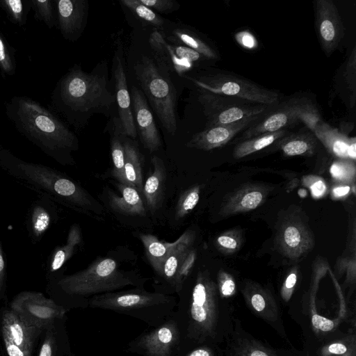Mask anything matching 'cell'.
<instances>
[{
	"label": "cell",
	"instance_id": "obj_35",
	"mask_svg": "<svg viewBox=\"0 0 356 356\" xmlns=\"http://www.w3.org/2000/svg\"><path fill=\"white\" fill-rule=\"evenodd\" d=\"M120 2L141 20L156 29H163V19L153 10L143 4L140 0H121Z\"/></svg>",
	"mask_w": 356,
	"mask_h": 356
},
{
	"label": "cell",
	"instance_id": "obj_21",
	"mask_svg": "<svg viewBox=\"0 0 356 356\" xmlns=\"http://www.w3.org/2000/svg\"><path fill=\"white\" fill-rule=\"evenodd\" d=\"M1 325L2 332L15 345L31 353L35 339L42 331L26 324L11 309L3 312Z\"/></svg>",
	"mask_w": 356,
	"mask_h": 356
},
{
	"label": "cell",
	"instance_id": "obj_16",
	"mask_svg": "<svg viewBox=\"0 0 356 356\" xmlns=\"http://www.w3.org/2000/svg\"><path fill=\"white\" fill-rule=\"evenodd\" d=\"M55 202L44 196H38L31 204L26 217L29 238L35 245L41 241L57 220Z\"/></svg>",
	"mask_w": 356,
	"mask_h": 356
},
{
	"label": "cell",
	"instance_id": "obj_17",
	"mask_svg": "<svg viewBox=\"0 0 356 356\" xmlns=\"http://www.w3.org/2000/svg\"><path fill=\"white\" fill-rule=\"evenodd\" d=\"M165 296L145 291L108 293L93 297L91 307L112 309H129L147 307L164 302Z\"/></svg>",
	"mask_w": 356,
	"mask_h": 356
},
{
	"label": "cell",
	"instance_id": "obj_3",
	"mask_svg": "<svg viewBox=\"0 0 356 356\" xmlns=\"http://www.w3.org/2000/svg\"><path fill=\"white\" fill-rule=\"evenodd\" d=\"M115 101L104 76L86 73L74 65L57 82L49 109L61 113L68 122L76 124L83 114L108 110Z\"/></svg>",
	"mask_w": 356,
	"mask_h": 356
},
{
	"label": "cell",
	"instance_id": "obj_53",
	"mask_svg": "<svg viewBox=\"0 0 356 356\" xmlns=\"http://www.w3.org/2000/svg\"><path fill=\"white\" fill-rule=\"evenodd\" d=\"M7 265L6 254L3 251L0 236V296L3 294L6 288L7 277Z\"/></svg>",
	"mask_w": 356,
	"mask_h": 356
},
{
	"label": "cell",
	"instance_id": "obj_18",
	"mask_svg": "<svg viewBox=\"0 0 356 356\" xmlns=\"http://www.w3.org/2000/svg\"><path fill=\"white\" fill-rule=\"evenodd\" d=\"M257 120H248L229 125L206 127L204 130L194 134L186 146L204 151L220 147Z\"/></svg>",
	"mask_w": 356,
	"mask_h": 356
},
{
	"label": "cell",
	"instance_id": "obj_7",
	"mask_svg": "<svg viewBox=\"0 0 356 356\" xmlns=\"http://www.w3.org/2000/svg\"><path fill=\"white\" fill-rule=\"evenodd\" d=\"M186 78L200 90L268 106L279 104V95L276 92L231 74L219 73Z\"/></svg>",
	"mask_w": 356,
	"mask_h": 356
},
{
	"label": "cell",
	"instance_id": "obj_41",
	"mask_svg": "<svg viewBox=\"0 0 356 356\" xmlns=\"http://www.w3.org/2000/svg\"><path fill=\"white\" fill-rule=\"evenodd\" d=\"M355 339L350 336L327 344L322 348L321 356H355Z\"/></svg>",
	"mask_w": 356,
	"mask_h": 356
},
{
	"label": "cell",
	"instance_id": "obj_22",
	"mask_svg": "<svg viewBox=\"0 0 356 356\" xmlns=\"http://www.w3.org/2000/svg\"><path fill=\"white\" fill-rule=\"evenodd\" d=\"M82 241L81 230L79 225H72L68 232L66 243L56 246L44 263L47 277L51 279L60 270L79 248Z\"/></svg>",
	"mask_w": 356,
	"mask_h": 356
},
{
	"label": "cell",
	"instance_id": "obj_12",
	"mask_svg": "<svg viewBox=\"0 0 356 356\" xmlns=\"http://www.w3.org/2000/svg\"><path fill=\"white\" fill-rule=\"evenodd\" d=\"M276 243L286 257L296 260L314 246V237L307 225L295 218L286 219L280 227Z\"/></svg>",
	"mask_w": 356,
	"mask_h": 356
},
{
	"label": "cell",
	"instance_id": "obj_37",
	"mask_svg": "<svg viewBox=\"0 0 356 356\" xmlns=\"http://www.w3.org/2000/svg\"><path fill=\"white\" fill-rule=\"evenodd\" d=\"M16 52L17 50L0 31V71L3 77L13 76L16 73Z\"/></svg>",
	"mask_w": 356,
	"mask_h": 356
},
{
	"label": "cell",
	"instance_id": "obj_44",
	"mask_svg": "<svg viewBox=\"0 0 356 356\" xmlns=\"http://www.w3.org/2000/svg\"><path fill=\"white\" fill-rule=\"evenodd\" d=\"M217 286L222 297H230L236 291V283L234 277L224 270H220L218 273Z\"/></svg>",
	"mask_w": 356,
	"mask_h": 356
},
{
	"label": "cell",
	"instance_id": "obj_29",
	"mask_svg": "<svg viewBox=\"0 0 356 356\" xmlns=\"http://www.w3.org/2000/svg\"><path fill=\"white\" fill-rule=\"evenodd\" d=\"M139 238L145 248L148 261L154 270L161 275L164 261L177 241L172 243L162 242L155 236L149 234H140Z\"/></svg>",
	"mask_w": 356,
	"mask_h": 356
},
{
	"label": "cell",
	"instance_id": "obj_56",
	"mask_svg": "<svg viewBox=\"0 0 356 356\" xmlns=\"http://www.w3.org/2000/svg\"><path fill=\"white\" fill-rule=\"evenodd\" d=\"M350 191L349 185H340L332 188V196L334 198L344 197L349 193Z\"/></svg>",
	"mask_w": 356,
	"mask_h": 356
},
{
	"label": "cell",
	"instance_id": "obj_31",
	"mask_svg": "<svg viewBox=\"0 0 356 356\" xmlns=\"http://www.w3.org/2000/svg\"><path fill=\"white\" fill-rule=\"evenodd\" d=\"M289 134L285 129L275 132L264 133L257 136L240 141L235 147L233 156L236 159H241L258 152Z\"/></svg>",
	"mask_w": 356,
	"mask_h": 356
},
{
	"label": "cell",
	"instance_id": "obj_38",
	"mask_svg": "<svg viewBox=\"0 0 356 356\" xmlns=\"http://www.w3.org/2000/svg\"><path fill=\"white\" fill-rule=\"evenodd\" d=\"M330 172L336 181L349 185L355 180L356 169L353 161L339 159L330 166Z\"/></svg>",
	"mask_w": 356,
	"mask_h": 356
},
{
	"label": "cell",
	"instance_id": "obj_11",
	"mask_svg": "<svg viewBox=\"0 0 356 356\" xmlns=\"http://www.w3.org/2000/svg\"><path fill=\"white\" fill-rule=\"evenodd\" d=\"M314 7L316 33L323 51L330 56L343 38L342 20L332 0H316Z\"/></svg>",
	"mask_w": 356,
	"mask_h": 356
},
{
	"label": "cell",
	"instance_id": "obj_2",
	"mask_svg": "<svg viewBox=\"0 0 356 356\" xmlns=\"http://www.w3.org/2000/svg\"><path fill=\"white\" fill-rule=\"evenodd\" d=\"M0 169L19 184L70 209L102 213V207L75 181L53 168L26 161L0 145Z\"/></svg>",
	"mask_w": 356,
	"mask_h": 356
},
{
	"label": "cell",
	"instance_id": "obj_34",
	"mask_svg": "<svg viewBox=\"0 0 356 356\" xmlns=\"http://www.w3.org/2000/svg\"><path fill=\"white\" fill-rule=\"evenodd\" d=\"M149 43L153 56L159 65L166 71H170V55L167 49V44L161 31L155 30L149 35Z\"/></svg>",
	"mask_w": 356,
	"mask_h": 356
},
{
	"label": "cell",
	"instance_id": "obj_6",
	"mask_svg": "<svg viewBox=\"0 0 356 356\" xmlns=\"http://www.w3.org/2000/svg\"><path fill=\"white\" fill-rule=\"evenodd\" d=\"M320 120L319 112L312 101L306 97H296L272 108L246 128L239 140L264 133L286 130L301 122L312 130Z\"/></svg>",
	"mask_w": 356,
	"mask_h": 356
},
{
	"label": "cell",
	"instance_id": "obj_28",
	"mask_svg": "<svg viewBox=\"0 0 356 356\" xmlns=\"http://www.w3.org/2000/svg\"><path fill=\"white\" fill-rule=\"evenodd\" d=\"M124 149L125 184L134 187L139 193L143 191L142 156L136 144L126 138L123 142Z\"/></svg>",
	"mask_w": 356,
	"mask_h": 356
},
{
	"label": "cell",
	"instance_id": "obj_25",
	"mask_svg": "<svg viewBox=\"0 0 356 356\" xmlns=\"http://www.w3.org/2000/svg\"><path fill=\"white\" fill-rule=\"evenodd\" d=\"M151 161L153 170L146 179L142 193L147 206L150 211L154 213L157 209L161 198L165 179V169L163 161L159 157L154 156Z\"/></svg>",
	"mask_w": 356,
	"mask_h": 356
},
{
	"label": "cell",
	"instance_id": "obj_13",
	"mask_svg": "<svg viewBox=\"0 0 356 356\" xmlns=\"http://www.w3.org/2000/svg\"><path fill=\"white\" fill-rule=\"evenodd\" d=\"M56 8L57 27L65 40H76L86 23L87 0H54Z\"/></svg>",
	"mask_w": 356,
	"mask_h": 356
},
{
	"label": "cell",
	"instance_id": "obj_45",
	"mask_svg": "<svg viewBox=\"0 0 356 356\" xmlns=\"http://www.w3.org/2000/svg\"><path fill=\"white\" fill-rule=\"evenodd\" d=\"M315 312V307H312V324L316 330L327 332L334 330L339 325V318L331 320L319 315Z\"/></svg>",
	"mask_w": 356,
	"mask_h": 356
},
{
	"label": "cell",
	"instance_id": "obj_19",
	"mask_svg": "<svg viewBox=\"0 0 356 356\" xmlns=\"http://www.w3.org/2000/svg\"><path fill=\"white\" fill-rule=\"evenodd\" d=\"M315 136L329 153L339 159L355 161L356 159L355 138H349L328 124L318 121L312 129Z\"/></svg>",
	"mask_w": 356,
	"mask_h": 356
},
{
	"label": "cell",
	"instance_id": "obj_8",
	"mask_svg": "<svg viewBox=\"0 0 356 356\" xmlns=\"http://www.w3.org/2000/svg\"><path fill=\"white\" fill-rule=\"evenodd\" d=\"M197 99L207 119L206 127L257 120L274 107L202 90H200Z\"/></svg>",
	"mask_w": 356,
	"mask_h": 356
},
{
	"label": "cell",
	"instance_id": "obj_50",
	"mask_svg": "<svg viewBox=\"0 0 356 356\" xmlns=\"http://www.w3.org/2000/svg\"><path fill=\"white\" fill-rule=\"evenodd\" d=\"M298 273V270L297 267H294L291 270L283 282L281 288V296L286 302H288L291 299L293 293L297 282Z\"/></svg>",
	"mask_w": 356,
	"mask_h": 356
},
{
	"label": "cell",
	"instance_id": "obj_36",
	"mask_svg": "<svg viewBox=\"0 0 356 356\" xmlns=\"http://www.w3.org/2000/svg\"><path fill=\"white\" fill-rule=\"evenodd\" d=\"M31 6L37 21L42 22L49 29L57 27L54 0H31Z\"/></svg>",
	"mask_w": 356,
	"mask_h": 356
},
{
	"label": "cell",
	"instance_id": "obj_40",
	"mask_svg": "<svg viewBox=\"0 0 356 356\" xmlns=\"http://www.w3.org/2000/svg\"><path fill=\"white\" fill-rule=\"evenodd\" d=\"M111 149L113 162L112 174L120 183L125 184L124 149L123 143L118 136H115L112 138Z\"/></svg>",
	"mask_w": 356,
	"mask_h": 356
},
{
	"label": "cell",
	"instance_id": "obj_33",
	"mask_svg": "<svg viewBox=\"0 0 356 356\" xmlns=\"http://www.w3.org/2000/svg\"><path fill=\"white\" fill-rule=\"evenodd\" d=\"M0 8L11 23L22 27L31 9V0H0Z\"/></svg>",
	"mask_w": 356,
	"mask_h": 356
},
{
	"label": "cell",
	"instance_id": "obj_47",
	"mask_svg": "<svg viewBox=\"0 0 356 356\" xmlns=\"http://www.w3.org/2000/svg\"><path fill=\"white\" fill-rule=\"evenodd\" d=\"M145 6L161 13H169L179 8L177 2L172 0H140Z\"/></svg>",
	"mask_w": 356,
	"mask_h": 356
},
{
	"label": "cell",
	"instance_id": "obj_15",
	"mask_svg": "<svg viewBox=\"0 0 356 356\" xmlns=\"http://www.w3.org/2000/svg\"><path fill=\"white\" fill-rule=\"evenodd\" d=\"M113 76L115 79V97L118 107L120 132L134 140L137 131L131 106V98L128 90L127 76L120 51L113 59Z\"/></svg>",
	"mask_w": 356,
	"mask_h": 356
},
{
	"label": "cell",
	"instance_id": "obj_51",
	"mask_svg": "<svg viewBox=\"0 0 356 356\" xmlns=\"http://www.w3.org/2000/svg\"><path fill=\"white\" fill-rule=\"evenodd\" d=\"M355 47L353 48L350 56L348 60L346 69V80L350 90L355 92V63L356 54Z\"/></svg>",
	"mask_w": 356,
	"mask_h": 356
},
{
	"label": "cell",
	"instance_id": "obj_5",
	"mask_svg": "<svg viewBox=\"0 0 356 356\" xmlns=\"http://www.w3.org/2000/svg\"><path fill=\"white\" fill-rule=\"evenodd\" d=\"M136 79L165 131H177V92L170 79L149 57L142 55L134 66Z\"/></svg>",
	"mask_w": 356,
	"mask_h": 356
},
{
	"label": "cell",
	"instance_id": "obj_14",
	"mask_svg": "<svg viewBox=\"0 0 356 356\" xmlns=\"http://www.w3.org/2000/svg\"><path fill=\"white\" fill-rule=\"evenodd\" d=\"M131 99L132 113L140 141L145 149L150 152H155L161 147V140L145 95L140 90L133 86Z\"/></svg>",
	"mask_w": 356,
	"mask_h": 356
},
{
	"label": "cell",
	"instance_id": "obj_42",
	"mask_svg": "<svg viewBox=\"0 0 356 356\" xmlns=\"http://www.w3.org/2000/svg\"><path fill=\"white\" fill-rule=\"evenodd\" d=\"M200 187L195 186L184 192L179 197L176 207V215L183 218L188 214L197 204Z\"/></svg>",
	"mask_w": 356,
	"mask_h": 356
},
{
	"label": "cell",
	"instance_id": "obj_57",
	"mask_svg": "<svg viewBox=\"0 0 356 356\" xmlns=\"http://www.w3.org/2000/svg\"><path fill=\"white\" fill-rule=\"evenodd\" d=\"M188 356H213V354L209 348H200L192 351Z\"/></svg>",
	"mask_w": 356,
	"mask_h": 356
},
{
	"label": "cell",
	"instance_id": "obj_27",
	"mask_svg": "<svg viewBox=\"0 0 356 356\" xmlns=\"http://www.w3.org/2000/svg\"><path fill=\"white\" fill-rule=\"evenodd\" d=\"M118 187L121 196L111 193L109 197L111 207L116 211L130 216H144L145 209L139 192L127 184L120 183Z\"/></svg>",
	"mask_w": 356,
	"mask_h": 356
},
{
	"label": "cell",
	"instance_id": "obj_30",
	"mask_svg": "<svg viewBox=\"0 0 356 356\" xmlns=\"http://www.w3.org/2000/svg\"><path fill=\"white\" fill-rule=\"evenodd\" d=\"M193 238V232L187 231L177 239L176 245L164 261L161 275L167 279L175 278L179 266L191 250Z\"/></svg>",
	"mask_w": 356,
	"mask_h": 356
},
{
	"label": "cell",
	"instance_id": "obj_10",
	"mask_svg": "<svg viewBox=\"0 0 356 356\" xmlns=\"http://www.w3.org/2000/svg\"><path fill=\"white\" fill-rule=\"evenodd\" d=\"M218 286L205 273L200 272L192 292L191 317L204 335L214 333L218 321Z\"/></svg>",
	"mask_w": 356,
	"mask_h": 356
},
{
	"label": "cell",
	"instance_id": "obj_46",
	"mask_svg": "<svg viewBox=\"0 0 356 356\" xmlns=\"http://www.w3.org/2000/svg\"><path fill=\"white\" fill-rule=\"evenodd\" d=\"M169 46L172 53L178 58L189 61L193 64L195 62L200 61L206 58L198 52L185 46L175 44H169Z\"/></svg>",
	"mask_w": 356,
	"mask_h": 356
},
{
	"label": "cell",
	"instance_id": "obj_9",
	"mask_svg": "<svg viewBox=\"0 0 356 356\" xmlns=\"http://www.w3.org/2000/svg\"><path fill=\"white\" fill-rule=\"evenodd\" d=\"M10 309L26 324L40 331L49 328L65 312V309L52 299L40 292L31 291L17 294L10 302Z\"/></svg>",
	"mask_w": 356,
	"mask_h": 356
},
{
	"label": "cell",
	"instance_id": "obj_55",
	"mask_svg": "<svg viewBox=\"0 0 356 356\" xmlns=\"http://www.w3.org/2000/svg\"><path fill=\"white\" fill-rule=\"evenodd\" d=\"M54 339L49 331L42 343L38 356H54Z\"/></svg>",
	"mask_w": 356,
	"mask_h": 356
},
{
	"label": "cell",
	"instance_id": "obj_1",
	"mask_svg": "<svg viewBox=\"0 0 356 356\" xmlns=\"http://www.w3.org/2000/svg\"><path fill=\"white\" fill-rule=\"evenodd\" d=\"M5 113L15 129L47 156L62 165H72L78 149L76 135L54 113L27 96L5 103Z\"/></svg>",
	"mask_w": 356,
	"mask_h": 356
},
{
	"label": "cell",
	"instance_id": "obj_24",
	"mask_svg": "<svg viewBox=\"0 0 356 356\" xmlns=\"http://www.w3.org/2000/svg\"><path fill=\"white\" fill-rule=\"evenodd\" d=\"M175 339V327L167 324L144 336L140 343L148 356H170Z\"/></svg>",
	"mask_w": 356,
	"mask_h": 356
},
{
	"label": "cell",
	"instance_id": "obj_48",
	"mask_svg": "<svg viewBox=\"0 0 356 356\" xmlns=\"http://www.w3.org/2000/svg\"><path fill=\"white\" fill-rule=\"evenodd\" d=\"M196 259V252L194 250L191 249L185 259L179 266L178 270L175 275V280L179 284H181L185 278L188 275L192 270Z\"/></svg>",
	"mask_w": 356,
	"mask_h": 356
},
{
	"label": "cell",
	"instance_id": "obj_49",
	"mask_svg": "<svg viewBox=\"0 0 356 356\" xmlns=\"http://www.w3.org/2000/svg\"><path fill=\"white\" fill-rule=\"evenodd\" d=\"M303 184L310 189L311 193L314 198L322 197L327 192V186L325 181L318 177H305Z\"/></svg>",
	"mask_w": 356,
	"mask_h": 356
},
{
	"label": "cell",
	"instance_id": "obj_32",
	"mask_svg": "<svg viewBox=\"0 0 356 356\" xmlns=\"http://www.w3.org/2000/svg\"><path fill=\"white\" fill-rule=\"evenodd\" d=\"M172 34V35L168 38V40L175 42V44L188 47L206 58L216 59L218 58L216 51L194 33L185 29L179 28L175 29Z\"/></svg>",
	"mask_w": 356,
	"mask_h": 356
},
{
	"label": "cell",
	"instance_id": "obj_4",
	"mask_svg": "<svg viewBox=\"0 0 356 356\" xmlns=\"http://www.w3.org/2000/svg\"><path fill=\"white\" fill-rule=\"evenodd\" d=\"M50 280L70 296L110 292L133 284L131 276L119 270L117 262L111 258L98 259L83 270Z\"/></svg>",
	"mask_w": 356,
	"mask_h": 356
},
{
	"label": "cell",
	"instance_id": "obj_20",
	"mask_svg": "<svg viewBox=\"0 0 356 356\" xmlns=\"http://www.w3.org/2000/svg\"><path fill=\"white\" fill-rule=\"evenodd\" d=\"M269 192L268 187L266 186L249 185L242 187L225 200L220 213L228 216L253 210L264 202Z\"/></svg>",
	"mask_w": 356,
	"mask_h": 356
},
{
	"label": "cell",
	"instance_id": "obj_54",
	"mask_svg": "<svg viewBox=\"0 0 356 356\" xmlns=\"http://www.w3.org/2000/svg\"><path fill=\"white\" fill-rule=\"evenodd\" d=\"M236 39L241 45L247 49H254L257 44L254 37L247 31L238 33Z\"/></svg>",
	"mask_w": 356,
	"mask_h": 356
},
{
	"label": "cell",
	"instance_id": "obj_52",
	"mask_svg": "<svg viewBox=\"0 0 356 356\" xmlns=\"http://www.w3.org/2000/svg\"><path fill=\"white\" fill-rule=\"evenodd\" d=\"M2 336L8 356H31V353L15 345L4 332H2Z\"/></svg>",
	"mask_w": 356,
	"mask_h": 356
},
{
	"label": "cell",
	"instance_id": "obj_43",
	"mask_svg": "<svg viewBox=\"0 0 356 356\" xmlns=\"http://www.w3.org/2000/svg\"><path fill=\"white\" fill-rule=\"evenodd\" d=\"M218 248L225 253H234L242 243L241 235L238 231H229L218 236L216 241Z\"/></svg>",
	"mask_w": 356,
	"mask_h": 356
},
{
	"label": "cell",
	"instance_id": "obj_39",
	"mask_svg": "<svg viewBox=\"0 0 356 356\" xmlns=\"http://www.w3.org/2000/svg\"><path fill=\"white\" fill-rule=\"evenodd\" d=\"M232 356H278L274 351L254 340L243 339L235 345Z\"/></svg>",
	"mask_w": 356,
	"mask_h": 356
},
{
	"label": "cell",
	"instance_id": "obj_23",
	"mask_svg": "<svg viewBox=\"0 0 356 356\" xmlns=\"http://www.w3.org/2000/svg\"><path fill=\"white\" fill-rule=\"evenodd\" d=\"M245 299L251 309L262 318L275 321L278 318L277 304L266 290L254 283H249L243 289Z\"/></svg>",
	"mask_w": 356,
	"mask_h": 356
},
{
	"label": "cell",
	"instance_id": "obj_26",
	"mask_svg": "<svg viewBox=\"0 0 356 356\" xmlns=\"http://www.w3.org/2000/svg\"><path fill=\"white\" fill-rule=\"evenodd\" d=\"M278 145L286 156H312L316 150L318 139L309 129L287 134L278 141Z\"/></svg>",
	"mask_w": 356,
	"mask_h": 356
}]
</instances>
